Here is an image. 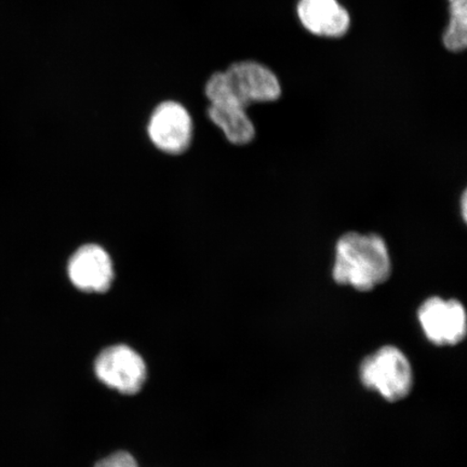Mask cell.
Listing matches in <instances>:
<instances>
[{
	"label": "cell",
	"mask_w": 467,
	"mask_h": 467,
	"mask_svg": "<svg viewBox=\"0 0 467 467\" xmlns=\"http://www.w3.org/2000/svg\"><path fill=\"white\" fill-rule=\"evenodd\" d=\"M392 263L387 243L377 234L350 232L338 239L332 277L342 285L371 291L387 282Z\"/></svg>",
	"instance_id": "obj_1"
},
{
	"label": "cell",
	"mask_w": 467,
	"mask_h": 467,
	"mask_svg": "<svg viewBox=\"0 0 467 467\" xmlns=\"http://www.w3.org/2000/svg\"><path fill=\"white\" fill-rule=\"evenodd\" d=\"M360 379L367 389L389 401L406 399L413 383L410 363L394 347H384L367 358L360 367Z\"/></svg>",
	"instance_id": "obj_2"
},
{
	"label": "cell",
	"mask_w": 467,
	"mask_h": 467,
	"mask_svg": "<svg viewBox=\"0 0 467 467\" xmlns=\"http://www.w3.org/2000/svg\"><path fill=\"white\" fill-rule=\"evenodd\" d=\"M93 368L99 381L122 395L138 394L148 379V367L142 356L126 344L104 348Z\"/></svg>",
	"instance_id": "obj_3"
},
{
	"label": "cell",
	"mask_w": 467,
	"mask_h": 467,
	"mask_svg": "<svg viewBox=\"0 0 467 467\" xmlns=\"http://www.w3.org/2000/svg\"><path fill=\"white\" fill-rule=\"evenodd\" d=\"M223 76L231 101L238 107L247 109L251 104L274 102L282 96L277 76L258 62L234 63Z\"/></svg>",
	"instance_id": "obj_4"
},
{
	"label": "cell",
	"mask_w": 467,
	"mask_h": 467,
	"mask_svg": "<svg viewBox=\"0 0 467 467\" xmlns=\"http://www.w3.org/2000/svg\"><path fill=\"white\" fill-rule=\"evenodd\" d=\"M418 318L426 337L435 346H457L466 337V312L457 300L431 297L420 307Z\"/></svg>",
	"instance_id": "obj_5"
},
{
	"label": "cell",
	"mask_w": 467,
	"mask_h": 467,
	"mask_svg": "<svg viewBox=\"0 0 467 467\" xmlns=\"http://www.w3.org/2000/svg\"><path fill=\"white\" fill-rule=\"evenodd\" d=\"M148 132L151 143L163 153L182 154L192 142L191 115L178 102H162L150 116Z\"/></svg>",
	"instance_id": "obj_6"
},
{
	"label": "cell",
	"mask_w": 467,
	"mask_h": 467,
	"mask_svg": "<svg viewBox=\"0 0 467 467\" xmlns=\"http://www.w3.org/2000/svg\"><path fill=\"white\" fill-rule=\"evenodd\" d=\"M67 275L79 291L105 294L113 285V261L107 251L98 244H84L69 259Z\"/></svg>",
	"instance_id": "obj_7"
},
{
	"label": "cell",
	"mask_w": 467,
	"mask_h": 467,
	"mask_svg": "<svg viewBox=\"0 0 467 467\" xmlns=\"http://www.w3.org/2000/svg\"><path fill=\"white\" fill-rule=\"evenodd\" d=\"M296 14L309 33L321 37H342L350 26L348 11L337 0H299Z\"/></svg>",
	"instance_id": "obj_8"
},
{
	"label": "cell",
	"mask_w": 467,
	"mask_h": 467,
	"mask_svg": "<svg viewBox=\"0 0 467 467\" xmlns=\"http://www.w3.org/2000/svg\"><path fill=\"white\" fill-rule=\"evenodd\" d=\"M208 116L223 131L227 141L234 145H246L254 141L255 128L246 109L231 105L210 104Z\"/></svg>",
	"instance_id": "obj_9"
},
{
	"label": "cell",
	"mask_w": 467,
	"mask_h": 467,
	"mask_svg": "<svg viewBox=\"0 0 467 467\" xmlns=\"http://www.w3.org/2000/svg\"><path fill=\"white\" fill-rule=\"evenodd\" d=\"M451 21L443 33L442 43L449 51L461 52L467 46V0H449Z\"/></svg>",
	"instance_id": "obj_10"
},
{
	"label": "cell",
	"mask_w": 467,
	"mask_h": 467,
	"mask_svg": "<svg viewBox=\"0 0 467 467\" xmlns=\"http://www.w3.org/2000/svg\"><path fill=\"white\" fill-rule=\"evenodd\" d=\"M95 467H140L136 458L128 451H116L98 461Z\"/></svg>",
	"instance_id": "obj_11"
},
{
	"label": "cell",
	"mask_w": 467,
	"mask_h": 467,
	"mask_svg": "<svg viewBox=\"0 0 467 467\" xmlns=\"http://www.w3.org/2000/svg\"><path fill=\"white\" fill-rule=\"evenodd\" d=\"M462 204H461V207H462V218L464 221H466V217H467V213H466V209H467V206H466V202H467V198H466V192H463V195H462Z\"/></svg>",
	"instance_id": "obj_12"
}]
</instances>
